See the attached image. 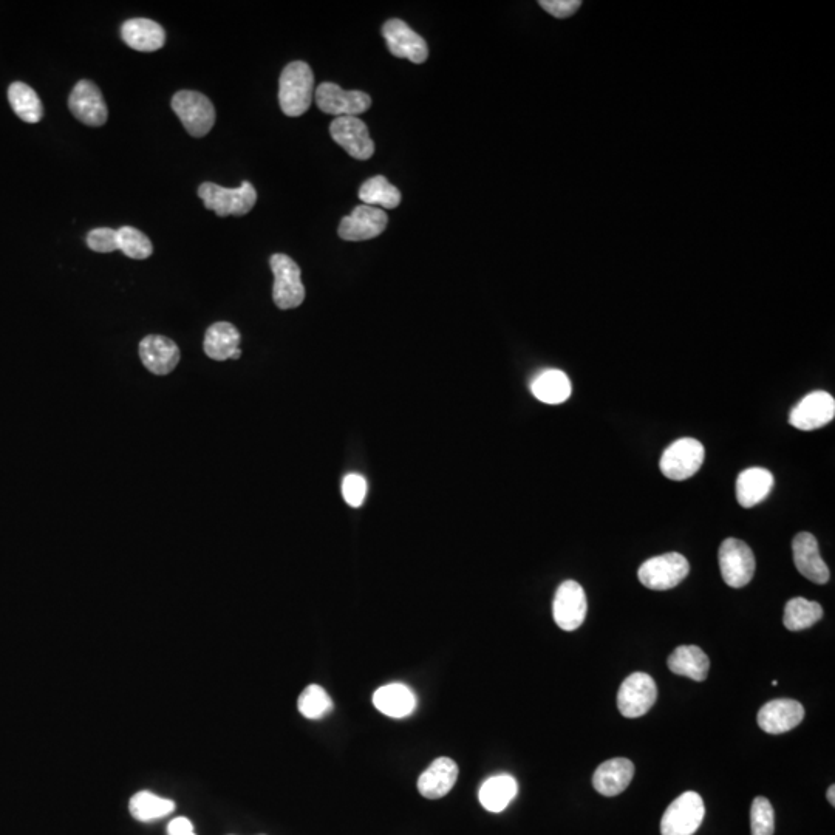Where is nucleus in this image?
I'll return each mask as SVG.
<instances>
[{
  "label": "nucleus",
  "mask_w": 835,
  "mask_h": 835,
  "mask_svg": "<svg viewBox=\"0 0 835 835\" xmlns=\"http://www.w3.org/2000/svg\"><path fill=\"white\" fill-rule=\"evenodd\" d=\"M314 96V76L307 62L294 61L283 69L279 81L280 109L296 118L310 109Z\"/></svg>",
  "instance_id": "nucleus-1"
},
{
  "label": "nucleus",
  "mask_w": 835,
  "mask_h": 835,
  "mask_svg": "<svg viewBox=\"0 0 835 835\" xmlns=\"http://www.w3.org/2000/svg\"><path fill=\"white\" fill-rule=\"evenodd\" d=\"M198 197L202 198L206 209H211L219 217L248 214L257 202V191L249 181H243L239 188H223L215 183H203L198 188Z\"/></svg>",
  "instance_id": "nucleus-2"
},
{
  "label": "nucleus",
  "mask_w": 835,
  "mask_h": 835,
  "mask_svg": "<svg viewBox=\"0 0 835 835\" xmlns=\"http://www.w3.org/2000/svg\"><path fill=\"white\" fill-rule=\"evenodd\" d=\"M172 109L188 130L189 135L202 138L215 124V109L211 99L203 93L181 90L172 98Z\"/></svg>",
  "instance_id": "nucleus-3"
},
{
  "label": "nucleus",
  "mask_w": 835,
  "mask_h": 835,
  "mask_svg": "<svg viewBox=\"0 0 835 835\" xmlns=\"http://www.w3.org/2000/svg\"><path fill=\"white\" fill-rule=\"evenodd\" d=\"M690 565L686 557L667 553L648 559L639 568V582L653 591H667L678 587L689 576Z\"/></svg>",
  "instance_id": "nucleus-4"
},
{
  "label": "nucleus",
  "mask_w": 835,
  "mask_h": 835,
  "mask_svg": "<svg viewBox=\"0 0 835 835\" xmlns=\"http://www.w3.org/2000/svg\"><path fill=\"white\" fill-rule=\"evenodd\" d=\"M274 274L273 299L280 310H293L305 300L299 265L285 254H274L270 260Z\"/></svg>",
  "instance_id": "nucleus-5"
},
{
  "label": "nucleus",
  "mask_w": 835,
  "mask_h": 835,
  "mask_svg": "<svg viewBox=\"0 0 835 835\" xmlns=\"http://www.w3.org/2000/svg\"><path fill=\"white\" fill-rule=\"evenodd\" d=\"M706 815L701 795L689 791L676 798L668 806L661 820L662 835H693L698 831Z\"/></svg>",
  "instance_id": "nucleus-6"
},
{
  "label": "nucleus",
  "mask_w": 835,
  "mask_h": 835,
  "mask_svg": "<svg viewBox=\"0 0 835 835\" xmlns=\"http://www.w3.org/2000/svg\"><path fill=\"white\" fill-rule=\"evenodd\" d=\"M706 457L703 444L695 438H681L664 450L661 472L673 481H684L701 469Z\"/></svg>",
  "instance_id": "nucleus-7"
},
{
  "label": "nucleus",
  "mask_w": 835,
  "mask_h": 835,
  "mask_svg": "<svg viewBox=\"0 0 835 835\" xmlns=\"http://www.w3.org/2000/svg\"><path fill=\"white\" fill-rule=\"evenodd\" d=\"M718 557H720L721 574L729 587H746L754 577L757 562H755L752 549L743 540H724Z\"/></svg>",
  "instance_id": "nucleus-8"
},
{
  "label": "nucleus",
  "mask_w": 835,
  "mask_h": 835,
  "mask_svg": "<svg viewBox=\"0 0 835 835\" xmlns=\"http://www.w3.org/2000/svg\"><path fill=\"white\" fill-rule=\"evenodd\" d=\"M658 699L655 681L647 673H633L622 682L617 693V709L625 718L644 716Z\"/></svg>",
  "instance_id": "nucleus-9"
},
{
  "label": "nucleus",
  "mask_w": 835,
  "mask_h": 835,
  "mask_svg": "<svg viewBox=\"0 0 835 835\" xmlns=\"http://www.w3.org/2000/svg\"><path fill=\"white\" fill-rule=\"evenodd\" d=\"M317 107L333 116H358L372 106V98L359 90H344L333 82H324L314 92Z\"/></svg>",
  "instance_id": "nucleus-10"
},
{
  "label": "nucleus",
  "mask_w": 835,
  "mask_h": 835,
  "mask_svg": "<svg viewBox=\"0 0 835 835\" xmlns=\"http://www.w3.org/2000/svg\"><path fill=\"white\" fill-rule=\"evenodd\" d=\"M330 135L350 157L369 160L375 154V143L369 127L358 116H339L330 124Z\"/></svg>",
  "instance_id": "nucleus-11"
},
{
  "label": "nucleus",
  "mask_w": 835,
  "mask_h": 835,
  "mask_svg": "<svg viewBox=\"0 0 835 835\" xmlns=\"http://www.w3.org/2000/svg\"><path fill=\"white\" fill-rule=\"evenodd\" d=\"M587 610V596L579 583L566 580L557 588L553 604L554 622L563 631H574L582 627Z\"/></svg>",
  "instance_id": "nucleus-12"
},
{
  "label": "nucleus",
  "mask_w": 835,
  "mask_h": 835,
  "mask_svg": "<svg viewBox=\"0 0 835 835\" xmlns=\"http://www.w3.org/2000/svg\"><path fill=\"white\" fill-rule=\"evenodd\" d=\"M390 53L396 58L409 59L413 64H423L429 56V47L423 36L413 31L401 19H390L382 27Z\"/></svg>",
  "instance_id": "nucleus-13"
},
{
  "label": "nucleus",
  "mask_w": 835,
  "mask_h": 835,
  "mask_svg": "<svg viewBox=\"0 0 835 835\" xmlns=\"http://www.w3.org/2000/svg\"><path fill=\"white\" fill-rule=\"evenodd\" d=\"M387 223H389V217L382 209L361 205L341 220L339 237L347 242L376 239L386 231Z\"/></svg>",
  "instance_id": "nucleus-14"
},
{
  "label": "nucleus",
  "mask_w": 835,
  "mask_h": 835,
  "mask_svg": "<svg viewBox=\"0 0 835 835\" xmlns=\"http://www.w3.org/2000/svg\"><path fill=\"white\" fill-rule=\"evenodd\" d=\"M835 416V399L828 392L809 393L792 409L789 423L798 430H815L831 423Z\"/></svg>",
  "instance_id": "nucleus-15"
},
{
  "label": "nucleus",
  "mask_w": 835,
  "mask_h": 835,
  "mask_svg": "<svg viewBox=\"0 0 835 835\" xmlns=\"http://www.w3.org/2000/svg\"><path fill=\"white\" fill-rule=\"evenodd\" d=\"M69 107L76 120L87 126H104L109 118V110H107L103 93L96 84L87 79H82L73 87Z\"/></svg>",
  "instance_id": "nucleus-16"
},
{
  "label": "nucleus",
  "mask_w": 835,
  "mask_h": 835,
  "mask_svg": "<svg viewBox=\"0 0 835 835\" xmlns=\"http://www.w3.org/2000/svg\"><path fill=\"white\" fill-rule=\"evenodd\" d=\"M140 358L150 373L166 376L174 372L180 362V348L172 339L150 334L140 342Z\"/></svg>",
  "instance_id": "nucleus-17"
},
{
  "label": "nucleus",
  "mask_w": 835,
  "mask_h": 835,
  "mask_svg": "<svg viewBox=\"0 0 835 835\" xmlns=\"http://www.w3.org/2000/svg\"><path fill=\"white\" fill-rule=\"evenodd\" d=\"M805 718V707L794 699H775L764 704L758 712V726L771 735L795 729Z\"/></svg>",
  "instance_id": "nucleus-18"
},
{
  "label": "nucleus",
  "mask_w": 835,
  "mask_h": 835,
  "mask_svg": "<svg viewBox=\"0 0 835 835\" xmlns=\"http://www.w3.org/2000/svg\"><path fill=\"white\" fill-rule=\"evenodd\" d=\"M792 553L798 573L817 585L828 583L829 568L820 556L817 539L809 532H800L792 542Z\"/></svg>",
  "instance_id": "nucleus-19"
},
{
  "label": "nucleus",
  "mask_w": 835,
  "mask_h": 835,
  "mask_svg": "<svg viewBox=\"0 0 835 835\" xmlns=\"http://www.w3.org/2000/svg\"><path fill=\"white\" fill-rule=\"evenodd\" d=\"M458 778V766L454 760L447 757L437 758L418 778L416 788L424 798L438 800L446 797Z\"/></svg>",
  "instance_id": "nucleus-20"
},
{
  "label": "nucleus",
  "mask_w": 835,
  "mask_h": 835,
  "mask_svg": "<svg viewBox=\"0 0 835 835\" xmlns=\"http://www.w3.org/2000/svg\"><path fill=\"white\" fill-rule=\"evenodd\" d=\"M634 777V764L627 758H613L597 767L593 786L605 797H616L630 786Z\"/></svg>",
  "instance_id": "nucleus-21"
},
{
  "label": "nucleus",
  "mask_w": 835,
  "mask_h": 835,
  "mask_svg": "<svg viewBox=\"0 0 835 835\" xmlns=\"http://www.w3.org/2000/svg\"><path fill=\"white\" fill-rule=\"evenodd\" d=\"M121 38L137 52H157L166 42V31L150 19H130L121 27Z\"/></svg>",
  "instance_id": "nucleus-22"
},
{
  "label": "nucleus",
  "mask_w": 835,
  "mask_h": 835,
  "mask_svg": "<svg viewBox=\"0 0 835 835\" xmlns=\"http://www.w3.org/2000/svg\"><path fill=\"white\" fill-rule=\"evenodd\" d=\"M240 342H242V336L234 325L229 322H217L206 331L203 348H205L206 355L214 361L239 359L242 356Z\"/></svg>",
  "instance_id": "nucleus-23"
},
{
  "label": "nucleus",
  "mask_w": 835,
  "mask_h": 835,
  "mask_svg": "<svg viewBox=\"0 0 835 835\" xmlns=\"http://www.w3.org/2000/svg\"><path fill=\"white\" fill-rule=\"evenodd\" d=\"M373 704L379 712L390 718H406L416 709V696L406 684H387L379 687L373 695Z\"/></svg>",
  "instance_id": "nucleus-24"
},
{
  "label": "nucleus",
  "mask_w": 835,
  "mask_h": 835,
  "mask_svg": "<svg viewBox=\"0 0 835 835\" xmlns=\"http://www.w3.org/2000/svg\"><path fill=\"white\" fill-rule=\"evenodd\" d=\"M774 488V475L763 467H750L738 475L737 500L749 509L757 506Z\"/></svg>",
  "instance_id": "nucleus-25"
},
{
  "label": "nucleus",
  "mask_w": 835,
  "mask_h": 835,
  "mask_svg": "<svg viewBox=\"0 0 835 835\" xmlns=\"http://www.w3.org/2000/svg\"><path fill=\"white\" fill-rule=\"evenodd\" d=\"M517 792L519 784L514 777L508 774L495 775L481 784L478 800L486 811L498 814L511 805V801L517 797Z\"/></svg>",
  "instance_id": "nucleus-26"
},
{
  "label": "nucleus",
  "mask_w": 835,
  "mask_h": 835,
  "mask_svg": "<svg viewBox=\"0 0 835 835\" xmlns=\"http://www.w3.org/2000/svg\"><path fill=\"white\" fill-rule=\"evenodd\" d=\"M668 668L675 675L686 676L693 681H706L709 675L710 661L701 648L696 645H681L668 656Z\"/></svg>",
  "instance_id": "nucleus-27"
},
{
  "label": "nucleus",
  "mask_w": 835,
  "mask_h": 835,
  "mask_svg": "<svg viewBox=\"0 0 835 835\" xmlns=\"http://www.w3.org/2000/svg\"><path fill=\"white\" fill-rule=\"evenodd\" d=\"M571 381L562 370H545L531 384L532 395L545 404H562L571 396Z\"/></svg>",
  "instance_id": "nucleus-28"
},
{
  "label": "nucleus",
  "mask_w": 835,
  "mask_h": 835,
  "mask_svg": "<svg viewBox=\"0 0 835 835\" xmlns=\"http://www.w3.org/2000/svg\"><path fill=\"white\" fill-rule=\"evenodd\" d=\"M129 811L138 822L149 823L175 811V803L149 791H140L129 801Z\"/></svg>",
  "instance_id": "nucleus-29"
},
{
  "label": "nucleus",
  "mask_w": 835,
  "mask_h": 835,
  "mask_svg": "<svg viewBox=\"0 0 835 835\" xmlns=\"http://www.w3.org/2000/svg\"><path fill=\"white\" fill-rule=\"evenodd\" d=\"M8 99L14 113L25 123L36 124L44 116V106L38 93L24 82H13L8 89Z\"/></svg>",
  "instance_id": "nucleus-30"
},
{
  "label": "nucleus",
  "mask_w": 835,
  "mask_h": 835,
  "mask_svg": "<svg viewBox=\"0 0 835 835\" xmlns=\"http://www.w3.org/2000/svg\"><path fill=\"white\" fill-rule=\"evenodd\" d=\"M361 202L373 208L395 209L401 203V192L382 175L369 178L359 189Z\"/></svg>",
  "instance_id": "nucleus-31"
},
{
  "label": "nucleus",
  "mask_w": 835,
  "mask_h": 835,
  "mask_svg": "<svg viewBox=\"0 0 835 835\" xmlns=\"http://www.w3.org/2000/svg\"><path fill=\"white\" fill-rule=\"evenodd\" d=\"M823 617L822 605L805 597L789 600L784 608V627L789 631L808 630Z\"/></svg>",
  "instance_id": "nucleus-32"
},
{
  "label": "nucleus",
  "mask_w": 835,
  "mask_h": 835,
  "mask_svg": "<svg viewBox=\"0 0 835 835\" xmlns=\"http://www.w3.org/2000/svg\"><path fill=\"white\" fill-rule=\"evenodd\" d=\"M297 709L308 720H321L333 710V701L325 692L324 687L311 684L300 693Z\"/></svg>",
  "instance_id": "nucleus-33"
},
{
  "label": "nucleus",
  "mask_w": 835,
  "mask_h": 835,
  "mask_svg": "<svg viewBox=\"0 0 835 835\" xmlns=\"http://www.w3.org/2000/svg\"><path fill=\"white\" fill-rule=\"evenodd\" d=\"M118 249L124 256L135 260L147 259L154 253V246L149 237L132 226H123L118 229Z\"/></svg>",
  "instance_id": "nucleus-34"
},
{
  "label": "nucleus",
  "mask_w": 835,
  "mask_h": 835,
  "mask_svg": "<svg viewBox=\"0 0 835 835\" xmlns=\"http://www.w3.org/2000/svg\"><path fill=\"white\" fill-rule=\"evenodd\" d=\"M750 826L752 835H774L775 812L767 798H755L750 809Z\"/></svg>",
  "instance_id": "nucleus-35"
},
{
  "label": "nucleus",
  "mask_w": 835,
  "mask_h": 835,
  "mask_svg": "<svg viewBox=\"0 0 835 835\" xmlns=\"http://www.w3.org/2000/svg\"><path fill=\"white\" fill-rule=\"evenodd\" d=\"M365 495H367L365 478L359 474H348L342 481V497L347 501V505L359 508L364 503Z\"/></svg>",
  "instance_id": "nucleus-36"
},
{
  "label": "nucleus",
  "mask_w": 835,
  "mask_h": 835,
  "mask_svg": "<svg viewBox=\"0 0 835 835\" xmlns=\"http://www.w3.org/2000/svg\"><path fill=\"white\" fill-rule=\"evenodd\" d=\"M87 245L95 253H113L118 251V231L110 228L93 229L87 236Z\"/></svg>",
  "instance_id": "nucleus-37"
},
{
  "label": "nucleus",
  "mask_w": 835,
  "mask_h": 835,
  "mask_svg": "<svg viewBox=\"0 0 835 835\" xmlns=\"http://www.w3.org/2000/svg\"><path fill=\"white\" fill-rule=\"evenodd\" d=\"M579 0H542L540 7L553 14L554 18L566 19L573 16L580 7Z\"/></svg>",
  "instance_id": "nucleus-38"
},
{
  "label": "nucleus",
  "mask_w": 835,
  "mask_h": 835,
  "mask_svg": "<svg viewBox=\"0 0 835 835\" xmlns=\"http://www.w3.org/2000/svg\"><path fill=\"white\" fill-rule=\"evenodd\" d=\"M167 835H197L194 831V825L191 820L186 817L174 818L169 826H167Z\"/></svg>",
  "instance_id": "nucleus-39"
},
{
  "label": "nucleus",
  "mask_w": 835,
  "mask_h": 835,
  "mask_svg": "<svg viewBox=\"0 0 835 835\" xmlns=\"http://www.w3.org/2000/svg\"><path fill=\"white\" fill-rule=\"evenodd\" d=\"M826 797H828L831 806H835V786H831V788L828 789V794H826Z\"/></svg>",
  "instance_id": "nucleus-40"
}]
</instances>
